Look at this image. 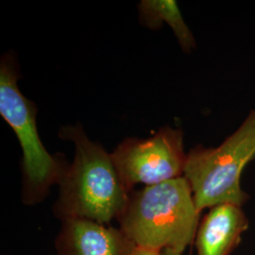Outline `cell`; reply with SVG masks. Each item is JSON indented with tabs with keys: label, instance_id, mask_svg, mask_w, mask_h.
<instances>
[{
	"label": "cell",
	"instance_id": "obj_1",
	"mask_svg": "<svg viewBox=\"0 0 255 255\" xmlns=\"http://www.w3.org/2000/svg\"><path fill=\"white\" fill-rule=\"evenodd\" d=\"M60 135L72 141L75 157L59 183L53 213L62 222L91 220L111 225L126 208L130 193L124 186L112 155L92 142L82 126L63 128Z\"/></svg>",
	"mask_w": 255,
	"mask_h": 255
},
{
	"label": "cell",
	"instance_id": "obj_2",
	"mask_svg": "<svg viewBox=\"0 0 255 255\" xmlns=\"http://www.w3.org/2000/svg\"><path fill=\"white\" fill-rule=\"evenodd\" d=\"M118 221L135 246L183 255L195 241L201 212L181 177L131 192Z\"/></svg>",
	"mask_w": 255,
	"mask_h": 255
},
{
	"label": "cell",
	"instance_id": "obj_3",
	"mask_svg": "<svg viewBox=\"0 0 255 255\" xmlns=\"http://www.w3.org/2000/svg\"><path fill=\"white\" fill-rule=\"evenodd\" d=\"M255 158V107L219 146L193 147L187 153L183 177L191 187L200 212L223 203L242 206L248 194L242 173Z\"/></svg>",
	"mask_w": 255,
	"mask_h": 255
},
{
	"label": "cell",
	"instance_id": "obj_4",
	"mask_svg": "<svg viewBox=\"0 0 255 255\" xmlns=\"http://www.w3.org/2000/svg\"><path fill=\"white\" fill-rule=\"evenodd\" d=\"M18 73L11 57L0 65V115L13 129L23 150L22 201L35 205L45 201L50 189L61 182L67 163L51 155L37 130L34 104L19 90Z\"/></svg>",
	"mask_w": 255,
	"mask_h": 255
},
{
	"label": "cell",
	"instance_id": "obj_5",
	"mask_svg": "<svg viewBox=\"0 0 255 255\" xmlns=\"http://www.w3.org/2000/svg\"><path fill=\"white\" fill-rule=\"evenodd\" d=\"M111 155L129 193L137 184L150 186L183 177L187 158L182 130L168 126L147 139L128 138Z\"/></svg>",
	"mask_w": 255,
	"mask_h": 255
},
{
	"label": "cell",
	"instance_id": "obj_6",
	"mask_svg": "<svg viewBox=\"0 0 255 255\" xmlns=\"http://www.w3.org/2000/svg\"><path fill=\"white\" fill-rule=\"evenodd\" d=\"M136 246L120 230L91 220L62 222L55 255H131Z\"/></svg>",
	"mask_w": 255,
	"mask_h": 255
},
{
	"label": "cell",
	"instance_id": "obj_7",
	"mask_svg": "<svg viewBox=\"0 0 255 255\" xmlns=\"http://www.w3.org/2000/svg\"><path fill=\"white\" fill-rule=\"evenodd\" d=\"M248 229L249 219L242 206L223 203L210 208L197 231V255H231Z\"/></svg>",
	"mask_w": 255,
	"mask_h": 255
},
{
	"label": "cell",
	"instance_id": "obj_8",
	"mask_svg": "<svg viewBox=\"0 0 255 255\" xmlns=\"http://www.w3.org/2000/svg\"><path fill=\"white\" fill-rule=\"evenodd\" d=\"M139 18L144 26L152 29L167 24L184 52H190L196 47L195 38L182 18L176 1L143 0L139 4Z\"/></svg>",
	"mask_w": 255,
	"mask_h": 255
},
{
	"label": "cell",
	"instance_id": "obj_9",
	"mask_svg": "<svg viewBox=\"0 0 255 255\" xmlns=\"http://www.w3.org/2000/svg\"><path fill=\"white\" fill-rule=\"evenodd\" d=\"M131 255H162V252L150 250V249H145V248H139L136 247L134 252Z\"/></svg>",
	"mask_w": 255,
	"mask_h": 255
},
{
	"label": "cell",
	"instance_id": "obj_10",
	"mask_svg": "<svg viewBox=\"0 0 255 255\" xmlns=\"http://www.w3.org/2000/svg\"><path fill=\"white\" fill-rule=\"evenodd\" d=\"M162 255H181V254H178V253H175V252H171V251H164V252H162Z\"/></svg>",
	"mask_w": 255,
	"mask_h": 255
},
{
	"label": "cell",
	"instance_id": "obj_11",
	"mask_svg": "<svg viewBox=\"0 0 255 255\" xmlns=\"http://www.w3.org/2000/svg\"></svg>",
	"mask_w": 255,
	"mask_h": 255
}]
</instances>
